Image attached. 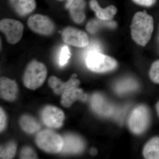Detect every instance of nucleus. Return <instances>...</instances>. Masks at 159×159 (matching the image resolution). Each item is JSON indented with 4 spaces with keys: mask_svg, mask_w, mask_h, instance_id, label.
<instances>
[{
    "mask_svg": "<svg viewBox=\"0 0 159 159\" xmlns=\"http://www.w3.org/2000/svg\"><path fill=\"white\" fill-rule=\"evenodd\" d=\"M77 77V74H74L69 80L66 82H64L57 77L52 76L49 79V85L51 88L54 89L55 94H63L71 89L78 86L80 82L76 78Z\"/></svg>",
    "mask_w": 159,
    "mask_h": 159,
    "instance_id": "obj_10",
    "label": "nucleus"
},
{
    "mask_svg": "<svg viewBox=\"0 0 159 159\" xmlns=\"http://www.w3.org/2000/svg\"><path fill=\"white\" fill-rule=\"evenodd\" d=\"M42 117L46 125L54 128L61 127L65 119L63 112L59 108L52 106L45 107L43 111Z\"/></svg>",
    "mask_w": 159,
    "mask_h": 159,
    "instance_id": "obj_9",
    "label": "nucleus"
},
{
    "mask_svg": "<svg viewBox=\"0 0 159 159\" xmlns=\"http://www.w3.org/2000/svg\"><path fill=\"white\" fill-rule=\"evenodd\" d=\"M87 95L84 93L81 89L78 88L77 87L62 94L61 103L65 107H68L76 100L84 101L87 99Z\"/></svg>",
    "mask_w": 159,
    "mask_h": 159,
    "instance_id": "obj_15",
    "label": "nucleus"
},
{
    "mask_svg": "<svg viewBox=\"0 0 159 159\" xmlns=\"http://www.w3.org/2000/svg\"><path fill=\"white\" fill-rule=\"evenodd\" d=\"M157 42H158V44L159 46V27L158 34V36H157Z\"/></svg>",
    "mask_w": 159,
    "mask_h": 159,
    "instance_id": "obj_31",
    "label": "nucleus"
},
{
    "mask_svg": "<svg viewBox=\"0 0 159 159\" xmlns=\"http://www.w3.org/2000/svg\"><path fill=\"white\" fill-rule=\"evenodd\" d=\"M134 2L139 6H145V7H151L153 6L157 0H132Z\"/></svg>",
    "mask_w": 159,
    "mask_h": 159,
    "instance_id": "obj_26",
    "label": "nucleus"
},
{
    "mask_svg": "<svg viewBox=\"0 0 159 159\" xmlns=\"http://www.w3.org/2000/svg\"><path fill=\"white\" fill-rule=\"evenodd\" d=\"M61 37L66 43L77 48H84L89 44L87 34L73 27H67L64 29Z\"/></svg>",
    "mask_w": 159,
    "mask_h": 159,
    "instance_id": "obj_8",
    "label": "nucleus"
},
{
    "mask_svg": "<svg viewBox=\"0 0 159 159\" xmlns=\"http://www.w3.org/2000/svg\"><path fill=\"white\" fill-rule=\"evenodd\" d=\"M47 76V70L42 63L33 61L27 67L23 81L27 88L35 90L42 85Z\"/></svg>",
    "mask_w": 159,
    "mask_h": 159,
    "instance_id": "obj_3",
    "label": "nucleus"
},
{
    "mask_svg": "<svg viewBox=\"0 0 159 159\" xmlns=\"http://www.w3.org/2000/svg\"><path fill=\"white\" fill-rule=\"evenodd\" d=\"M20 124L22 129L27 133L33 134L40 129V125L33 117L25 115L21 118Z\"/></svg>",
    "mask_w": 159,
    "mask_h": 159,
    "instance_id": "obj_19",
    "label": "nucleus"
},
{
    "mask_svg": "<svg viewBox=\"0 0 159 159\" xmlns=\"http://www.w3.org/2000/svg\"><path fill=\"white\" fill-rule=\"evenodd\" d=\"M89 6L91 9L95 12L97 17L101 20H110L117 12V8L112 5L102 9L99 6L97 0H91Z\"/></svg>",
    "mask_w": 159,
    "mask_h": 159,
    "instance_id": "obj_14",
    "label": "nucleus"
},
{
    "mask_svg": "<svg viewBox=\"0 0 159 159\" xmlns=\"http://www.w3.org/2000/svg\"><path fill=\"white\" fill-rule=\"evenodd\" d=\"M149 77L155 83L159 84V59L152 65L149 73Z\"/></svg>",
    "mask_w": 159,
    "mask_h": 159,
    "instance_id": "obj_23",
    "label": "nucleus"
},
{
    "mask_svg": "<svg viewBox=\"0 0 159 159\" xmlns=\"http://www.w3.org/2000/svg\"><path fill=\"white\" fill-rule=\"evenodd\" d=\"M107 22H105V23H99V21L96 20H93L89 22L88 24L87 25V30L90 33H95L97 31L98 29L101 27V25H105Z\"/></svg>",
    "mask_w": 159,
    "mask_h": 159,
    "instance_id": "obj_25",
    "label": "nucleus"
},
{
    "mask_svg": "<svg viewBox=\"0 0 159 159\" xmlns=\"http://www.w3.org/2000/svg\"><path fill=\"white\" fill-rule=\"evenodd\" d=\"M139 87L138 83L131 78H126L119 81L116 84L115 91L119 95H122L136 90Z\"/></svg>",
    "mask_w": 159,
    "mask_h": 159,
    "instance_id": "obj_20",
    "label": "nucleus"
},
{
    "mask_svg": "<svg viewBox=\"0 0 159 159\" xmlns=\"http://www.w3.org/2000/svg\"><path fill=\"white\" fill-rule=\"evenodd\" d=\"M156 110L157 112L158 115L159 117V100L157 103L156 105Z\"/></svg>",
    "mask_w": 159,
    "mask_h": 159,
    "instance_id": "obj_30",
    "label": "nucleus"
},
{
    "mask_svg": "<svg viewBox=\"0 0 159 159\" xmlns=\"http://www.w3.org/2000/svg\"><path fill=\"white\" fill-rule=\"evenodd\" d=\"M63 153H80L84 148V143L80 137L74 134L66 135L63 137Z\"/></svg>",
    "mask_w": 159,
    "mask_h": 159,
    "instance_id": "obj_11",
    "label": "nucleus"
},
{
    "mask_svg": "<svg viewBox=\"0 0 159 159\" xmlns=\"http://www.w3.org/2000/svg\"><path fill=\"white\" fill-rule=\"evenodd\" d=\"M6 124V116L2 108H0V130L3 131Z\"/></svg>",
    "mask_w": 159,
    "mask_h": 159,
    "instance_id": "obj_27",
    "label": "nucleus"
},
{
    "mask_svg": "<svg viewBox=\"0 0 159 159\" xmlns=\"http://www.w3.org/2000/svg\"><path fill=\"white\" fill-rule=\"evenodd\" d=\"M143 155L145 159H159V137H154L144 146Z\"/></svg>",
    "mask_w": 159,
    "mask_h": 159,
    "instance_id": "obj_18",
    "label": "nucleus"
},
{
    "mask_svg": "<svg viewBox=\"0 0 159 159\" xmlns=\"http://www.w3.org/2000/svg\"><path fill=\"white\" fill-rule=\"evenodd\" d=\"M150 113L145 105H139L131 113L129 119V126L134 134L143 133L149 125Z\"/></svg>",
    "mask_w": 159,
    "mask_h": 159,
    "instance_id": "obj_5",
    "label": "nucleus"
},
{
    "mask_svg": "<svg viewBox=\"0 0 159 159\" xmlns=\"http://www.w3.org/2000/svg\"><path fill=\"white\" fill-rule=\"evenodd\" d=\"M0 29L6 35L8 42L14 44L19 42L22 37L24 26L16 20L4 19L0 22Z\"/></svg>",
    "mask_w": 159,
    "mask_h": 159,
    "instance_id": "obj_6",
    "label": "nucleus"
},
{
    "mask_svg": "<svg viewBox=\"0 0 159 159\" xmlns=\"http://www.w3.org/2000/svg\"><path fill=\"white\" fill-rule=\"evenodd\" d=\"M28 26L32 31L43 35H50L54 32V23L48 17L41 14L30 16L28 21Z\"/></svg>",
    "mask_w": 159,
    "mask_h": 159,
    "instance_id": "obj_7",
    "label": "nucleus"
},
{
    "mask_svg": "<svg viewBox=\"0 0 159 159\" xmlns=\"http://www.w3.org/2000/svg\"><path fill=\"white\" fill-rule=\"evenodd\" d=\"M58 1H63V0H58Z\"/></svg>",
    "mask_w": 159,
    "mask_h": 159,
    "instance_id": "obj_32",
    "label": "nucleus"
},
{
    "mask_svg": "<svg viewBox=\"0 0 159 159\" xmlns=\"http://www.w3.org/2000/svg\"><path fill=\"white\" fill-rule=\"evenodd\" d=\"M75 1V0H67L66 5V8L67 9H70V7Z\"/></svg>",
    "mask_w": 159,
    "mask_h": 159,
    "instance_id": "obj_28",
    "label": "nucleus"
},
{
    "mask_svg": "<svg viewBox=\"0 0 159 159\" xmlns=\"http://www.w3.org/2000/svg\"><path fill=\"white\" fill-rule=\"evenodd\" d=\"M85 6V0H75L72 4L69 9L71 17L74 22L80 24L84 21Z\"/></svg>",
    "mask_w": 159,
    "mask_h": 159,
    "instance_id": "obj_16",
    "label": "nucleus"
},
{
    "mask_svg": "<svg viewBox=\"0 0 159 159\" xmlns=\"http://www.w3.org/2000/svg\"><path fill=\"white\" fill-rule=\"evenodd\" d=\"M70 51L67 46H63L61 50L58 57V64L60 66L63 67L68 62L71 56Z\"/></svg>",
    "mask_w": 159,
    "mask_h": 159,
    "instance_id": "obj_22",
    "label": "nucleus"
},
{
    "mask_svg": "<svg viewBox=\"0 0 159 159\" xmlns=\"http://www.w3.org/2000/svg\"><path fill=\"white\" fill-rule=\"evenodd\" d=\"M131 34L134 41L144 47L150 40L154 29L153 19L145 10L137 12L131 25Z\"/></svg>",
    "mask_w": 159,
    "mask_h": 159,
    "instance_id": "obj_1",
    "label": "nucleus"
},
{
    "mask_svg": "<svg viewBox=\"0 0 159 159\" xmlns=\"http://www.w3.org/2000/svg\"><path fill=\"white\" fill-rule=\"evenodd\" d=\"M85 63L89 70L96 73H102L113 70L116 68V61L101 53L92 51L86 52Z\"/></svg>",
    "mask_w": 159,
    "mask_h": 159,
    "instance_id": "obj_2",
    "label": "nucleus"
},
{
    "mask_svg": "<svg viewBox=\"0 0 159 159\" xmlns=\"http://www.w3.org/2000/svg\"><path fill=\"white\" fill-rule=\"evenodd\" d=\"M16 11L20 16H25L34 11L36 7L34 0H10Z\"/></svg>",
    "mask_w": 159,
    "mask_h": 159,
    "instance_id": "obj_17",
    "label": "nucleus"
},
{
    "mask_svg": "<svg viewBox=\"0 0 159 159\" xmlns=\"http://www.w3.org/2000/svg\"><path fill=\"white\" fill-rule=\"evenodd\" d=\"M97 150L95 148H92L91 149L90 153L92 155H95L97 153Z\"/></svg>",
    "mask_w": 159,
    "mask_h": 159,
    "instance_id": "obj_29",
    "label": "nucleus"
},
{
    "mask_svg": "<svg viewBox=\"0 0 159 159\" xmlns=\"http://www.w3.org/2000/svg\"><path fill=\"white\" fill-rule=\"evenodd\" d=\"M91 106L95 112L103 116H108L112 113L113 108L109 104L105 98L99 94H95L92 97Z\"/></svg>",
    "mask_w": 159,
    "mask_h": 159,
    "instance_id": "obj_13",
    "label": "nucleus"
},
{
    "mask_svg": "<svg viewBox=\"0 0 159 159\" xmlns=\"http://www.w3.org/2000/svg\"><path fill=\"white\" fill-rule=\"evenodd\" d=\"M36 144L42 150L51 153L61 152L63 146L62 137L53 131L43 130L38 134Z\"/></svg>",
    "mask_w": 159,
    "mask_h": 159,
    "instance_id": "obj_4",
    "label": "nucleus"
},
{
    "mask_svg": "<svg viewBox=\"0 0 159 159\" xmlns=\"http://www.w3.org/2000/svg\"><path fill=\"white\" fill-rule=\"evenodd\" d=\"M16 151V145L14 142H10L5 146L1 147L0 157L1 159H11L13 158Z\"/></svg>",
    "mask_w": 159,
    "mask_h": 159,
    "instance_id": "obj_21",
    "label": "nucleus"
},
{
    "mask_svg": "<svg viewBox=\"0 0 159 159\" xmlns=\"http://www.w3.org/2000/svg\"><path fill=\"white\" fill-rule=\"evenodd\" d=\"M18 87L16 82L6 77L0 79V95L2 99L8 101H13L16 98Z\"/></svg>",
    "mask_w": 159,
    "mask_h": 159,
    "instance_id": "obj_12",
    "label": "nucleus"
},
{
    "mask_svg": "<svg viewBox=\"0 0 159 159\" xmlns=\"http://www.w3.org/2000/svg\"><path fill=\"white\" fill-rule=\"evenodd\" d=\"M20 159H37V157L35 152L29 147H24L20 154Z\"/></svg>",
    "mask_w": 159,
    "mask_h": 159,
    "instance_id": "obj_24",
    "label": "nucleus"
}]
</instances>
